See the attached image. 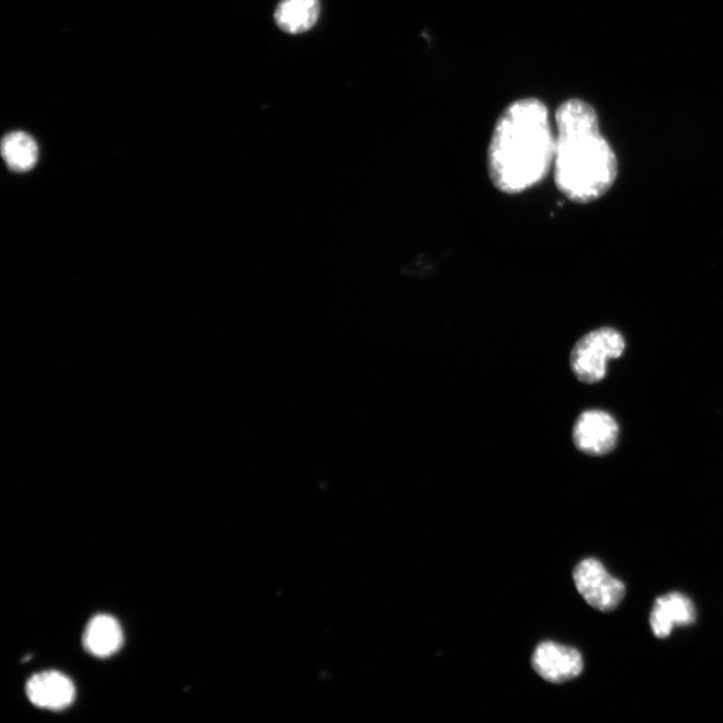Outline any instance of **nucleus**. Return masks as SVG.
I'll return each instance as SVG.
<instances>
[{
  "label": "nucleus",
  "mask_w": 723,
  "mask_h": 723,
  "mask_svg": "<svg viewBox=\"0 0 723 723\" xmlns=\"http://www.w3.org/2000/svg\"><path fill=\"white\" fill-rule=\"evenodd\" d=\"M26 691L34 705L55 711L67 708L76 697L73 681L58 671L33 675L27 683Z\"/></svg>",
  "instance_id": "7"
},
{
  "label": "nucleus",
  "mask_w": 723,
  "mask_h": 723,
  "mask_svg": "<svg viewBox=\"0 0 723 723\" xmlns=\"http://www.w3.org/2000/svg\"><path fill=\"white\" fill-rule=\"evenodd\" d=\"M83 643L85 649L99 658L110 657L123 644V631L119 622L112 616L97 615L88 623Z\"/></svg>",
  "instance_id": "10"
},
{
  "label": "nucleus",
  "mask_w": 723,
  "mask_h": 723,
  "mask_svg": "<svg viewBox=\"0 0 723 723\" xmlns=\"http://www.w3.org/2000/svg\"><path fill=\"white\" fill-rule=\"evenodd\" d=\"M619 427L615 419L600 410L586 411L578 418L573 431L576 447L593 456L611 452L617 445Z\"/></svg>",
  "instance_id": "5"
},
{
  "label": "nucleus",
  "mask_w": 723,
  "mask_h": 723,
  "mask_svg": "<svg viewBox=\"0 0 723 723\" xmlns=\"http://www.w3.org/2000/svg\"><path fill=\"white\" fill-rule=\"evenodd\" d=\"M320 15V0H281L275 12V22L286 34L300 35L311 31Z\"/></svg>",
  "instance_id": "9"
},
{
  "label": "nucleus",
  "mask_w": 723,
  "mask_h": 723,
  "mask_svg": "<svg viewBox=\"0 0 723 723\" xmlns=\"http://www.w3.org/2000/svg\"><path fill=\"white\" fill-rule=\"evenodd\" d=\"M556 135L546 105L527 98L511 104L495 127L488 165L494 185L518 194L541 183L554 164Z\"/></svg>",
  "instance_id": "1"
},
{
  "label": "nucleus",
  "mask_w": 723,
  "mask_h": 723,
  "mask_svg": "<svg viewBox=\"0 0 723 723\" xmlns=\"http://www.w3.org/2000/svg\"><path fill=\"white\" fill-rule=\"evenodd\" d=\"M555 182L570 200L589 203L605 195L618 174L616 155L600 133L595 110L578 99L556 113Z\"/></svg>",
  "instance_id": "2"
},
{
  "label": "nucleus",
  "mask_w": 723,
  "mask_h": 723,
  "mask_svg": "<svg viewBox=\"0 0 723 723\" xmlns=\"http://www.w3.org/2000/svg\"><path fill=\"white\" fill-rule=\"evenodd\" d=\"M532 664L543 679L552 683L573 680L584 668L583 657L577 649L552 641L538 645Z\"/></svg>",
  "instance_id": "6"
},
{
  "label": "nucleus",
  "mask_w": 723,
  "mask_h": 723,
  "mask_svg": "<svg viewBox=\"0 0 723 723\" xmlns=\"http://www.w3.org/2000/svg\"><path fill=\"white\" fill-rule=\"evenodd\" d=\"M696 611L692 601L683 594L673 592L656 599L650 615V625L655 637H668L675 626L693 624Z\"/></svg>",
  "instance_id": "8"
},
{
  "label": "nucleus",
  "mask_w": 723,
  "mask_h": 723,
  "mask_svg": "<svg viewBox=\"0 0 723 723\" xmlns=\"http://www.w3.org/2000/svg\"><path fill=\"white\" fill-rule=\"evenodd\" d=\"M625 341L612 328H602L583 337L571 354V367L583 383L595 384L606 375L608 360L622 356Z\"/></svg>",
  "instance_id": "3"
},
{
  "label": "nucleus",
  "mask_w": 723,
  "mask_h": 723,
  "mask_svg": "<svg viewBox=\"0 0 723 723\" xmlns=\"http://www.w3.org/2000/svg\"><path fill=\"white\" fill-rule=\"evenodd\" d=\"M573 576L578 592L598 611L615 610L625 597V585L611 576L603 564L594 558L579 563Z\"/></svg>",
  "instance_id": "4"
},
{
  "label": "nucleus",
  "mask_w": 723,
  "mask_h": 723,
  "mask_svg": "<svg viewBox=\"0 0 723 723\" xmlns=\"http://www.w3.org/2000/svg\"><path fill=\"white\" fill-rule=\"evenodd\" d=\"M2 153L7 165L16 172L33 169L39 159L37 142L23 131L12 132L5 136Z\"/></svg>",
  "instance_id": "11"
}]
</instances>
